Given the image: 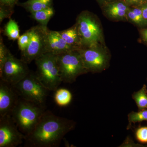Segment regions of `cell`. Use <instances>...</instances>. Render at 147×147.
<instances>
[{
	"mask_svg": "<svg viewBox=\"0 0 147 147\" xmlns=\"http://www.w3.org/2000/svg\"><path fill=\"white\" fill-rule=\"evenodd\" d=\"M74 125L72 121L45 112L25 140L31 147H57L66 134L74 129Z\"/></svg>",
	"mask_w": 147,
	"mask_h": 147,
	"instance_id": "cell-1",
	"label": "cell"
},
{
	"mask_svg": "<svg viewBox=\"0 0 147 147\" xmlns=\"http://www.w3.org/2000/svg\"><path fill=\"white\" fill-rule=\"evenodd\" d=\"M45 111L42 106L18 99L11 113L16 126L26 137L36 126Z\"/></svg>",
	"mask_w": 147,
	"mask_h": 147,
	"instance_id": "cell-2",
	"label": "cell"
},
{
	"mask_svg": "<svg viewBox=\"0 0 147 147\" xmlns=\"http://www.w3.org/2000/svg\"><path fill=\"white\" fill-rule=\"evenodd\" d=\"M34 61L36 66V74L41 84L48 90L56 91L63 82L57 55L46 53Z\"/></svg>",
	"mask_w": 147,
	"mask_h": 147,
	"instance_id": "cell-3",
	"label": "cell"
},
{
	"mask_svg": "<svg viewBox=\"0 0 147 147\" xmlns=\"http://www.w3.org/2000/svg\"><path fill=\"white\" fill-rule=\"evenodd\" d=\"M12 86L18 96L26 101L42 106L45 102L48 90L35 73L30 71L24 79Z\"/></svg>",
	"mask_w": 147,
	"mask_h": 147,
	"instance_id": "cell-4",
	"label": "cell"
},
{
	"mask_svg": "<svg viewBox=\"0 0 147 147\" xmlns=\"http://www.w3.org/2000/svg\"><path fill=\"white\" fill-rule=\"evenodd\" d=\"M57 60L63 82L71 84L79 75L88 72L78 49L57 55Z\"/></svg>",
	"mask_w": 147,
	"mask_h": 147,
	"instance_id": "cell-5",
	"label": "cell"
},
{
	"mask_svg": "<svg viewBox=\"0 0 147 147\" xmlns=\"http://www.w3.org/2000/svg\"><path fill=\"white\" fill-rule=\"evenodd\" d=\"M47 27L38 24L29 29L30 39L26 49L21 53V59L27 64L30 63L40 55L46 53L45 36Z\"/></svg>",
	"mask_w": 147,
	"mask_h": 147,
	"instance_id": "cell-6",
	"label": "cell"
},
{
	"mask_svg": "<svg viewBox=\"0 0 147 147\" xmlns=\"http://www.w3.org/2000/svg\"><path fill=\"white\" fill-rule=\"evenodd\" d=\"M30 72L28 64L15 57L9 51L3 66L0 70L1 80L13 86Z\"/></svg>",
	"mask_w": 147,
	"mask_h": 147,
	"instance_id": "cell-7",
	"label": "cell"
},
{
	"mask_svg": "<svg viewBox=\"0 0 147 147\" xmlns=\"http://www.w3.org/2000/svg\"><path fill=\"white\" fill-rule=\"evenodd\" d=\"M76 25L82 39V46L96 45L101 37V30L90 13H81L77 18Z\"/></svg>",
	"mask_w": 147,
	"mask_h": 147,
	"instance_id": "cell-8",
	"label": "cell"
},
{
	"mask_svg": "<svg viewBox=\"0 0 147 147\" xmlns=\"http://www.w3.org/2000/svg\"><path fill=\"white\" fill-rule=\"evenodd\" d=\"M26 139V136L18 129L10 115L1 117L0 147H16Z\"/></svg>",
	"mask_w": 147,
	"mask_h": 147,
	"instance_id": "cell-9",
	"label": "cell"
},
{
	"mask_svg": "<svg viewBox=\"0 0 147 147\" xmlns=\"http://www.w3.org/2000/svg\"><path fill=\"white\" fill-rule=\"evenodd\" d=\"M96 45L83 46L78 49L87 71L97 72L107 65V56Z\"/></svg>",
	"mask_w": 147,
	"mask_h": 147,
	"instance_id": "cell-10",
	"label": "cell"
},
{
	"mask_svg": "<svg viewBox=\"0 0 147 147\" xmlns=\"http://www.w3.org/2000/svg\"><path fill=\"white\" fill-rule=\"evenodd\" d=\"M18 100V95L10 84L0 82V116L10 115Z\"/></svg>",
	"mask_w": 147,
	"mask_h": 147,
	"instance_id": "cell-11",
	"label": "cell"
},
{
	"mask_svg": "<svg viewBox=\"0 0 147 147\" xmlns=\"http://www.w3.org/2000/svg\"><path fill=\"white\" fill-rule=\"evenodd\" d=\"M46 53L58 55L70 50H76L68 45L59 32L47 30L45 36Z\"/></svg>",
	"mask_w": 147,
	"mask_h": 147,
	"instance_id": "cell-12",
	"label": "cell"
},
{
	"mask_svg": "<svg viewBox=\"0 0 147 147\" xmlns=\"http://www.w3.org/2000/svg\"><path fill=\"white\" fill-rule=\"evenodd\" d=\"M59 32L67 43L74 49L77 50L82 47V39L76 25Z\"/></svg>",
	"mask_w": 147,
	"mask_h": 147,
	"instance_id": "cell-13",
	"label": "cell"
},
{
	"mask_svg": "<svg viewBox=\"0 0 147 147\" xmlns=\"http://www.w3.org/2000/svg\"><path fill=\"white\" fill-rule=\"evenodd\" d=\"M129 9L126 3L117 2L110 4L106 8L107 14L111 18L115 19H123L127 17Z\"/></svg>",
	"mask_w": 147,
	"mask_h": 147,
	"instance_id": "cell-14",
	"label": "cell"
},
{
	"mask_svg": "<svg viewBox=\"0 0 147 147\" xmlns=\"http://www.w3.org/2000/svg\"><path fill=\"white\" fill-rule=\"evenodd\" d=\"M52 4V0H28L19 5L32 13L51 7Z\"/></svg>",
	"mask_w": 147,
	"mask_h": 147,
	"instance_id": "cell-15",
	"label": "cell"
},
{
	"mask_svg": "<svg viewBox=\"0 0 147 147\" xmlns=\"http://www.w3.org/2000/svg\"><path fill=\"white\" fill-rule=\"evenodd\" d=\"M55 13V11L53 7L43 10L31 13L32 18L36 21L40 25L47 27V24Z\"/></svg>",
	"mask_w": 147,
	"mask_h": 147,
	"instance_id": "cell-16",
	"label": "cell"
},
{
	"mask_svg": "<svg viewBox=\"0 0 147 147\" xmlns=\"http://www.w3.org/2000/svg\"><path fill=\"white\" fill-rule=\"evenodd\" d=\"M4 35L10 40H18L20 37V30L17 22L12 18H9L4 27Z\"/></svg>",
	"mask_w": 147,
	"mask_h": 147,
	"instance_id": "cell-17",
	"label": "cell"
},
{
	"mask_svg": "<svg viewBox=\"0 0 147 147\" xmlns=\"http://www.w3.org/2000/svg\"><path fill=\"white\" fill-rule=\"evenodd\" d=\"M72 94L69 90L60 88L56 90L54 99L57 105L60 107H65L71 102Z\"/></svg>",
	"mask_w": 147,
	"mask_h": 147,
	"instance_id": "cell-18",
	"label": "cell"
},
{
	"mask_svg": "<svg viewBox=\"0 0 147 147\" xmlns=\"http://www.w3.org/2000/svg\"><path fill=\"white\" fill-rule=\"evenodd\" d=\"M132 97L139 110L147 109V90L146 85H144L138 91L134 92Z\"/></svg>",
	"mask_w": 147,
	"mask_h": 147,
	"instance_id": "cell-19",
	"label": "cell"
},
{
	"mask_svg": "<svg viewBox=\"0 0 147 147\" xmlns=\"http://www.w3.org/2000/svg\"><path fill=\"white\" fill-rule=\"evenodd\" d=\"M129 124L127 129L131 127V123L141 122L143 121H147V110H140L138 112L134 111L129 113L128 115Z\"/></svg>",
	"mask_w": 147,
	"mask_h": 147,
	"instance_id": "cell-20",
	"label": "cell"
},
{
	"mask_svg": "<svg viewBox=\"0 0 147 147\" xmlns=\"http://www.w3.org/2000/svg\"><path fill=\"white\" fill-rule=\"evenodd\" d=\"M30 39V30L20 36L18 39V45L21 53L24 52L26 49Z\"/></svg>",
	"mask_w": 147,
	"mask_h": 147,
	"instance_id": "cell-21",
	"label": "cell"
},
{
	"mask_svg": "<svg viewBox=\"0 0 147 147\" xmlns=\"http://www.w3.org/2000/svg\"><path fill=\"white\" fill-rule=\"evenodd\" d=\"M9 50L6 47L3 41V38L1 36L0 38V70L2 69L5 63Z\"/></svg>",
	"mask_w": 147,
	"mask_h": 147,
	"instance_id": "cell-22",
	"label": "cell"
},
{
	"mask_svg": "<svg viewBox=\"0 0 147 147\" xmlns=\"http://www.w3.org/2000/svg\"><path fill=\"white\" fill-rule=\"evenodd\" d=\"M135 136L139 142L147 143V127H142L137 129L135 132Z\"/></svg>",
	"mask_w": 147,
	"mask_h": 147,
	"instance_id": "cell-23",
	"label": "cell"
},
{
	"mask_svg": "<svg viewBox=\"0 0 147 147\" xmlns=\"http://www.w3.org/2000/svg\"><path fill=\"white\" fill-rule=\"evenodd\" d=\"M13 12V9L6 6L1 5L0 6V23H1L4 19L10 18Z\"/></svg>",
	"mask_w": 147,
	"mask_h": 147,
	"instance_id": "cell-24",
	"label": "cell"
},
{
	"mask_svg": "<svg viewBox=\"0 0 147 147\" xmlns=\"http://www.w3.org/2000/svg\"><path fill=\"white\" fill-rule=\"evenodd\" d=\"M127 17L129 19V20L132 21L133 23L139 25H142L141 22L139 21V19L137 18L136 14L133 12L132 9H129L128 11H127Z\"/></svg>",
	"mask_w": 147,
	"mask_h": 147,
	"instance_id": "cell-25",
	"label": "cell"
},
{
	"mask_svg": "<svg viewBox=\"0 0 147 147\" xmlns=\"http://www.w3.org/2000/svg\"><path fill=\"white\" fill-rule=\"evenodd\" d=\"M17 1L18 0H0L1 5L6 6L12 9Z\"/></svg>",
	"mask_w": 147,
	"mask_h": 147,
	"instance_id": "cell-26",
	"label": "cell"
},
{
	"mask_svg": "<svg viewBox=\"0 0 147 147\" xmlns=\"http://www.w3.org/2000/svg\"><path fill=\"white\" fill-rule=\"evenodd\" d=\"M140 8L142 9L143 18L145 23H147V2L144 3L142 5Z\"/></svg>",
	"mask_w": 147,
	"mask_h": 147,
	"instance_id": "cell-27",
	"label": "cell"
},
{
	"mask_svg": "<svg viewBox=\"0 0 147 147\" xmlns=\"http://www.w3.org/2000/svg\"><path fill=\"white\" fill-rule=\"evenodd\" d=\"M126 3L129 5H139L145 3V0H125Z\"/></svg>",
	"mask_w": 147,
	"mask_h": 147,
	"instance_id": "cell-28",
	"label": "cell"
},
{
	"mask_svg": "<svg viewBox=\"0 0 147 147\" xmlns=\"http://www.w3.org/2000/svg\"><path fill=\"white\" fill-rule=\"evenodd\" d=\"M142 37L144 40L147 42V29L143 30L142 32Z\"/></svg>",
	"mask_w": 147,
	"mask_h": 147,
	"instance_id": "cell-29",
	"label": "cell"
},
{
	"mask_svg": "<svg viewBox=\"0 0 147 147\" xmlns=\"http://www.w3.org/2000/svg\"><path fill=\"white\" fill-rule=\"evenodd\" d=\"M102 1H110V0H102Z\"/></svg>",
	"mask_w": 147,
	"mask_h": 147,
	"instance_id": "cell-30",
	"label": "cell"
}]
</instances>
